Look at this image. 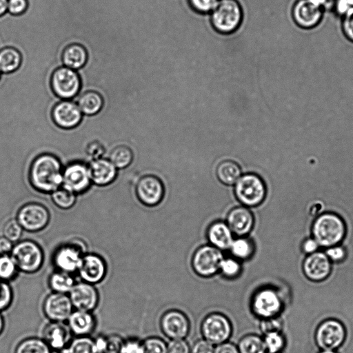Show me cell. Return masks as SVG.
I'll list each match as a JSON object with an SVG mask.
<instances>
[{
	"label": "cell",
	"instance_id": "7c38bea8",
	"mask_svg": "<svg viewBox=\"0 0 353 353\" xmlns=\"http://www.w3.org/2000/svg\"><path fill=\"white\" fill-rule=\"evenodd\" d=\"M253 312L262 319L276 317L282 308V300L274 289L265 288L258 290L252 297Z\"/></svg>",
	"mask_w": 353,
	"mask_h": 353
},
{
	"label": "cell",
	"instance_id": "d4e9b609",
	"mask_svg": "<svg viewBox=\"0 0 353 353\" xmlns=\"http://www.w3.org/2000/svg\"><path fill=\"white\" fill-rule=\"evenodd\" d=\"M233 232L223 221L212 223L207 230L208 239L212 246L223 251L228 250L233 240Z\"/></svg>",
	"mask_w": 353,
	"mask_h": 353
},
{
	"label": "cell",
	"instance_id": "f5cc1de1",
	"mask_svg": "<svg viewBox=\"0 0 353 353\" xmlns=\"http://www.w3.org/2000/svg\"><path fill=\"white\" fill-rule=\"evenodd\" d=\"M214 347L205 339L196 341L190 348V353H214Z\"/></svg>",
	"mask_w": 353,
	"mask_h": 353
},
{
	"label": "cell",
	"instance_id": "d6a6232c",
	"mask_svg": "<svg viewBox=\"0 0 353 353\" xmlns=\"http://www.w3.org/2000/svg\"><path fill=\"white\" fill-rule=\"evenodd\" d=\"M133 159L132 150L125 145L115 146L110 152L109 160L113 165L119 169L125 168L130 165Z\"/></svg>",
	"mask_w": 353,
	"mask_h": 353
},
{
	"label": "cell",
	"instance_id": "e0dca14e",
	"mask_svg": "<svg viewBox=\"0 0 353 353\" xmlns=\"http://www.w3.org/2000/svg\"><path fill=\"white\" fill-rule=\"evenodd\" d=\"M82 114L77 103L69 100H63L54 105L51 116L58 127L68 130L74 128L81 123Z\"/></svg>",
	"mask_w": 353,
	"mask_h": 353
},
{
	"label": "cell",
	"instance_id": "cb8c5ba5",
	"mask_svg": "<svg viewBox=\"0 0 353 353\" xmlns=\"http://www.w3.org/2000/svg\"><path fill=\"white\" fill-rule=\"evenodd\" d=\"M70 330L68 325L61 322H52L43 330V340L50 348L63 350L70 343Z\"/></svg>",
	"mask_w": 353,
	"mask_h": 353
},
{
	"label": "cell",
	"instance_id": "52a82bcc",
	"mask_svg": "<svg viewBox=\"0 0 353 353\" xmlns=\"http://www.w3.org/2000/svg\"><path fill=\"white\" fill-rule=\"evenodd\" d=\"M223 258L221 250L212 245H205L199 248L194 253L192 260V268L201 276H212L219 272Z\"/></svg>",
	"mask_w": 353,
	"mask_h": 353
},
{
	"label": "cell",
	"instance_id": "b9f144b4",
	"mask_svg": "<svg viewBox=\"0 0 353 353\" xmlns=\"http://www.w3.org/2000/svg\"><path fill=\"white\" fill-rule=\"evenodd\" d=\"M142 353H168L167 345L158 337H149L141 342Z\"/></svg>",
	"mask_w": 353,
	"mask_h": 353
},
{
	"label": "cell",
	"instance_id": "603a6c76",
	"mask_svg": "<svg viewBox=\"0 0 353 353\" xmlns=\"http://www.w3.org/2000/svg\"><path fill=\"white\" fill-rule=\"evenodd\" d=\"M88 169L91 181L99 186L112 183L117 174V168L110 160L103 158L92 160Z\"/></svg>",
	"mask_w": 353,
	"mask_h": 353
},
{
	"label": "cell",
	"instance_id": "e575fe53",
	"mask_svg": "<svg viewBox=\"0 0 353 353\" xmlns=\"http://www.w3.org/2000/svg\"><path fill=\"white\" fill-rule=\"evenodd\" d=\"M62 351L63 353H97L94 340L88 336L77 337Z\"/></svg>",
	"mask_w": 353,
	"mask_h": 353
},
{
	"label": "cell",
	"instance_id": "681fc988",
	"mask_svg": "<svg viewBox=\"0 0 353 353\" xmlns=\"http://www.w3.org/2000/svg\"><path fill=\"white\" fill-rule=\"evenodd\" d=\"M103 145L99 141H94L90 142L85 148V152L88 157L92 160L101 158L105 153Z\"/></svg>",
	"mask_w": 353,
	"mask_h": 353
},
{
	"label": "cell",
	"instance_id": "44dd1931",
	"mask_svg": "<svg viewBox=\"0 0 353 353\" xmlns=\"http://www.w3.org/2000/svg\"><path fill=\"white\" fill-rule=\"evenodd\" d=\"M331 261L323 252L309 254L303 263L306 277L313 281H321L328 277L331 272Z\"/></svg>",
	"mask_w": 353,
	"mask_h": 353
},
{
	"label": "cell",
	"instance_id": "1f68e13d",
	"mask_svg": "<svg viewBox=\"0 0 353 353\" xmlns=\"http://www.w3.org/2000/svg\"><path fill=\"white\" fill-rule=\"evenodd\" d=\"M74 284L71 274L60 270L53 272L49 279V285L53 292L68 294Z\"/></svg>",
	"mask_w": 353,
	"mask_h": 353
},
{
	"label": "cell",
	"instance_id": "7bdbcfd3",
	"mask_svg": "<svg viewBox=\"0 0 353 353\" xmlns=\"http://www.w3.org/2000/svg\"><path fill=\"white\" fill-rule=\"evenodd\" d=\"M219 0H188L190 8L201 14H210L216 7Z\"/></svg>",
	"mask_w": 353,
	"mask_h": 353
},
{
	"label": "cell",
	"instance_id": "83f0119b",
	"mask_svg": "<svg viewBox=\"0 0 353 353\" xmlns=\"http://www.w3.org/2000/svg\"><path fill=\"white\" fill-rule=\"evenodd\" d=\"M22 56L15 48L6 46L0 49V71L4 74L16 72L21 65Z\"/></svg>",
	"mask_w": 353,
	"mask_h": 353
},
{
	"label": "cell",
	"instance_id": "74e56055",
	"mask_svg": "<svg viewBox=\"0 0 353 353\" xmlns=\"http://www.w3.org/2000/svg\"><path fill=\"white\" fill-rule=\"evenodd\" d=\"M241 271L240 261L234 257H228L222 260L219 272L227 279H234L240 274Z\"/></svg>",
	"mask_w": 353,
	"mask_h": 353
},
{
	"label": "cell",
	"instance_id": "f546056e",
	"mask_svg": "<svg viewBox=\"0 0 353 353\" xmlns=\"http://www.w3.org/2000/svg\"><path fill=\"white\" fill-rule=\"evenodd\" d=\"M216 174L221 183L225 185H232L241 176V170L239 164L235 161L225 160L218 165Z\"/></svg>",
	"mask_w": 353,
	"mask_h": 353
},
{
	"label": "cell",
	"instance_id": "6da1fadb",
	"mask_svg": "<svg viewBox=\"0 0 353 353\" xmlns=\"http://www.w3.org/2000/svg\"><path fill=\"white\" fill-rule=\"evenodd\" d=\"M63 170L56 156L50 153L41 154L35 157L30 165V182L38 191L52 192L62 186Z\"/></svg>",
	"mask_w": 353,
	"mask_h": 353
},
{
	"label": "cell",
	"instance_id": "ac0fdd59",
	"mask_svg": "<svg viewBox=\"0 0 353 353\" xmlns=\"http://www.w3.org/2000/svg\"><path fill=\"white\" fill-rule=\"evenodd\" d=\"M68 296L73 307L77 310L91 312L98 305L97 290L94 285L84 281L75 283Z\"/></svg>",
	"mask_w": 353,
	"mask_h": 353
},
{
	"label": "cell",
	"instance_id": "7dc6e473",
	"mask_svg": "<svg viewBox=\"0 0 353 353\" xmlns=\"http://www.w3.org/2000/svg\"><path fill=\"white\" fill-rule=\"evenodd\" d=\"M106 348L105 353H121L124 340L118 335L106 337Z\"/></svg>",
	"mask_w": 353,
	"mask_h": 353
},
{
	"label": "cell",
	"instance_id": "f907efd6",
	"mask_svg": "<svg viewBox=\"0 0 353 353\" xmlns=\"http://www.w3.org/2000/svg\"><path fill=\"white\" fill-rule=\"evenodd\" d=\"M325 254L330 261L338 263L345 259L346 250L343 246L336 245L328 248L325 252Z\"/></svg>",
	"mask_w": 353,
	"mask_h": 353
},
{
	"label": "cell",
	"instance_id": "003e7915",
	"mask_svg": "<svg viewBox=\"0 0 353 353\" xmlns=\"http://www.w3.org/2000/svg\"><path fill=\"white\" fill-rule=\"evenodd\" d=\"M279 353H281V352H279Z\"/></svg>",
	"mask_w": 353,
	"mask_h": 353
},
{
	"label": "cell",
	"instance_id": "9c48e42d",
	"mask_svg": "<svg viewBox=\"0 0 353 353\" xmlns=\"http://www.w3.org/2000/svg\"><path fill=\"white\" fill-rule=\"evenodd\" d=\"M324 13L316 0H296L291 10L295 24L305 30L316 27L322 21Z\"/></svg>",
	"mask_w": 353,
	"mask_h": 353
},
{
	"label": "cell",
	"instance_id": "836d02e7",
	"mask_svg": "<svg viewBox=\"0 0 353 353\" xmlns=\"http://www.w3.org/2000/svg\"><path fill=\"white\" fill-rule=\"evenodd\" d=\"M239 353H265L266 348L263 339L256 334H248L239 342Z\"/></svg>",
	"mask_w": 353,
	"mask_h": 353
},
{
	"label": "cell",
	"instance_id": "d6986e66",
	"mask_svg": "<svg viewBox=\"0 0 353 353\" xmlns=\"http://www.w3.org/2000/svg\"><path fill=\"white\" fill-rule=\"evenodd\" d=\"M163 334L171 339H183L189 333L190 322L182 312L172 310L166 312L161 319Z\"/></svg>",
	"mask_w": 353,
	"mask_h": 353
},
{
	"label": "cell",
	"instance_id": "ee69618b",
	"mask_svg": "<svg viewBox=\"0 0 353 353\" xmlns=\"http://www.w3.org/2000/svg\"><path fill=\"white\" fill-rule=\"evenodd\" d=\"M12 290L8 282L0 280V312L7 309L12 303Z\"/></svg>",
	"mask_w": 353,
	"mask_h": 353
},
{
	"label": "cell",
	"instance_id": "c3c4849f",
	"mask_svg": "<svg viewBox=\"0 0 353 353\" xmlns=\"http://www.w3.org/2000/svg\"><path fill=\"white\" fill-rule=\"evenodd\" d=\"M167 349L168 353H190V348L184 339H172Z\"/></svg>",
	"mask_w": 353,
	"mask_h": 353
},
{
	"label": "cell",
	"instance_id": "94428289",
	"mask_svg": "<svg viewBox=\"0 0 353 353\" xmlns=\"http://www.w3.org/2000/svg\"><path fill=\"white\" fill-rule=\"evenodd\" d=\"M325 12H333L335 0H316Z\"/></svg>",
	"mask_w": 353,
	"mask_h": 353
},
{
	"label": "cell",
	"instance_id": "f6af8a7d",
	"mask_svg": "<svg viewBox=\"0 0 353 353\" xmlns=\"http://www.w3.org/2000/svg\"><path fill=\"white\" fill-rule=\"evenodd\" d=\"M341 30L346 39L353 43V8L341 17Z\"/></svg>",
	"mask_w": 353,
	"mask_h": 353
},
{
	"label": "cell",
	"instance_id": "be15d7a7",
	"mask_svg": "<svg viewBox=\"0 0 353 353\" xmlns=\"http://www.w3.org/2000/svg\"><path fill=\"white\" fill-rule=\"evenodd\" d=\"M4 329V320L3 317L0 312V334L2 333Z\"/></svg>",
	"mask_w": 353,
	"mask_h": 353
},
{
	"label": "cell",
	"instance_id": "4fadbf2b",
	"mask_svg": "<svg viewBox=\"0 0 353 353\" xmlns=\"http://www.w3.org/2000/svg\"><path fill=\"white\" fill-rule=\"evenodd\" d=\"M91 182L88 165L83 162L70 163L63 170L62 186L75 194L85 192Z\"/></svg>",
	"mask_w": 353,
	"mask_h": 353
},
{
	"label": "cell",
	"instance_id": "3957f363",
	"mask_svg": "<svg viewBox=\"0 0 353 353\" xmlns=\"http://www.w3.org/2000/svg\"><path fill=\"white\" fill-rule=\"evenodd\" d=\"M210 18L215 31L225 35L233 34L239 30L243 21L241 6L236 0H219Z\"/></svg>",
	"mask_w": 353,
	"mask_h": 353
},
{
	"label": "cell",
	"instance_id": "8fae6325",
	"mask_svg": "<svg viewBox=\"0 0 353 353\" xmlns=\"http://www.w3.org/2000/svg\"><path fill=\"white\" fill-rule=\"evenodd\" d=\"M16 219L23 230L37 232L47 226L50 221V213L41 203L31 202L20 208Z\"/></svg>",
	"mask_w": 353,
	"mask_h": 353
},
{
	"label": "cell",
	"instance_id": "ab89813d",
	"mask_svg": "<svg viewBox=\"0 0 353 353\" xmlns=\"http://www.w3.org/2000/svg\"><path fill=\"white\" fill-rule=\"evenodd\" d=\"M17 265L10 254L0 255V280L8 282L17 272Z\"/></svg>",
	"mask_w": 353,
	"mask_h": 353
},
{
	"label": "cell",
	"instance_id": "f1b7e54d",
	"mask_svg": "<svg viewBox=\"0 0 353 353\" xmlns=\"http://www.w3.org/2000/svg\"><path fill=\"white\" fill-rule=\"evenodd\" d=\"M77 105L82 113L91 116L97 114L103 108V97L97 91L88 90L79 98Z\"/></svg>",
	"mask_w": 353,
	"mask_h": 353
},
{
	"label": "cell",
	"instance_id": "9a60e30c",
	"mask_svg": "<svg viewBox=\"0 0 353 353\" xmlns=\"http://www.w3.org/2000/svg\"><path fill=\"white\" fill-rule=\"evenodd\" d=\"M73 306L67 294L52 292L43 303V312L52 322L63 323L73 312Z\"/></svg>",
	"mask_w": 353,
	"mask_h": 353
},
{
	"label": "cell",
	"instance_id": "d590c367",
	"mask_svg": "<svg viewBox=\"0 0 353 353\" xmlns=\"http://www.w3.org/2000/svg\"><path fill=\"white\" fill-rule=\"evenodd\" d=\"M51 348L39 338H28L17 347L15 353H51Z\"/></svg>",
	"mask_w": 353,
	"mask_h": 353
},
{
	"label": "cell",
	"instance_id": "8992f818",
	"mask_svg": "<svg viewBox=\"0 0 353 353\" xmlns=\"http://www.w3.org/2000/svg\"><path fill=\"white\" fill-rule=\"evenodd\" d=\"M50 83L56 96L63 100H69L79 92L81 79L79 73L76 70L65 66H59L51 74Z\"/></svg>",
	"mask_w": 353,
	"mask_h": 353
},
{
	"label": "cell",
	"instance_id": "f35d334b",
	"mask_svg": "<svg viewBox=\"0 0 353 353\" xmlns=\"http://www.w3.org/2000/svg\"><path fill=\"white\" fill-rule=\"evenodd\" d=\"M268 353H279L285 346V339L280 332H270L265 334L263 339Z\"/></svg>",
	"mask_w": 353,
	"mask_h": 353
},
{
	"label": "cell",
	"instance_id": "7a4b0ae2",
	"mask_svg": "<svg viewBox=\"0 0 353 353\" xmlns=\"http://www.w3.org/2000/svg\"><path fill=\"white\" fill-rule=\"evenodd\" d=\"M312 233L319 245L325 248L334 246L339 245L345 236V223L339 214L325 212L314 221Z\"/></svg>",
	"mask_w": 353,
	"mask_h": 353
},
{
	"label": "cell",
	"instance_id": "4dcf8cb0",
	"mask_svg": "<svg viewBox=\"0 0 353 353\" xmlns=\"http://www.w3.org/2000/svg\"><path fill=\"white\" fill-rule=\"evenodd\" d=\"M232 257L239 261L250 259L254 251V245L252 241L246 236H239L234 239L229 250Z\"/></svg>",
	"mask_w": 353,
	"mask_h": 353
},
{
	"label": "cell",
	"instance_id": "680465c9",
	"mask_svg": "<svg viewBox=\"0 0 353 353\" xmlns=\"http://www.w3.org/2000/svg\"><path fill=\"white\" fill-rule=\"evenodd\" d=\"M13 243L3 236H0V255L10 254Z\"/></svg>",
	"mask_w": 353,
	"mask_h": 353
},
{
	"label": "cell",
	"instance_id": "6125c7cd",
	"mask_svg": "<svg viewBox=\"0 0 353 353\" xmlns=\"http://www.w3.org/2000/svg\"><path fill=\"white\" fill-rule=\"evenodd\" d=\"M8 0H0V17L8 12Z\"/></svg>",
	"mask_w": 353,
	"mask_h": 353
},
{
	"label": "cell",
	"instance_id": "5b68a950",
	"mask_svg": "<svg viewBox=\"0 0 353 353\" xmlns=\"http://www.w3.org/2000/svg\"><path fill=\"white\" fill-rule=\"evenodd\" d=\"M234 194L243 205L254 207L260 205L265 199L266 186L259 176L248 173L241 176L236 182Z\"/></svg>",
	"mask_w": 353,
	"mask_h": 353
},
{
	"label": "cell",
	"instance_id": "484cf974",
	"mask_svg": "<svg viewBox=\"0 0 353 353\" xmlns=\"http://www.w3.org/2000/svg\"><path fill=\"white\" fill-rule=\"evenodd\" d=\"M68 326L78 336H88L94 329L96 321L91 312L75 310L69 316Z\"/></svg>",
	"mask_w": 353,
	"mask_h": 353
},
{
	"label": "cell",
	"instance_id": "91938a15",
	"mask_svg": "<svg viewBox=\"0 0 353 353\" xmlns=\"http://www.w3.org/2000/svg\"><path fill=\"white\" fill-rule=\"evenodd\" d=\"M94 340L97 353H105L107 341L106 337L101 336Z\"/></svg>",
	"mask_w": 353,
	"mask_h": 353
},
{
	"label": "cell",
	"instance_id": "bcb514c9",
	"mask_svg": "<svg viewBox=\"0 0 353 353\" xmlns=\"http://www.w3.org/2000/svg\"><path fill=\"white\" fill-rule=\"evenodd\" d=\"M28 8V0H8V12L14 16L25 13Z\"/></svg>",
	"mask_w": 353,
	"mask_h": 353
},
{
	"label": "cell",
	"instance_id": "6f0895ef",
	"mask_svg": "<svg viewBox=\"0 0 353 353\" xmlns=\"http://www.w3.org/2000/svg\"><path fill=\"white\" fill-rule=\"evenodd\" d=\"M319 244L313 238H309L304 241L302 245V250L305 254H312L319 248Z\"/></svg>",
	"mask_w": 353,
	"mask_h": 353
},
{
	"label": "cell",
	"instance_id": "277c9868",
	"mask_svg": "<svg viewBox=\"0 0 353 353\" xmlns=\"http://www.w3.org/2000/svg\"><path fill=\"white\" fill-rule=\"evenodd\" d=\"M10 255L17 269L25 273L37 272L43 263L42 249L31 240L21 241L14 245Z\"/></svg>",
	"mask_w": 353,
	"mask_h": 353
},
{
	"label": "cell",
	"instance_id": "7402d4cb",
	"mask_svg": "<svg viewBox=\"0 0 353 353\" xmlns=\"http://www.w3.org/2000/svg\"><path fill=\"white\" fill-rule=\"evenodd\" d=\"M226 223L234 234L238 236H245L252 230L254 219L248 208L238 206L229 212Z\"/></svg>",
	"mask_w": 353,
	"mask_h": 353
},
{
	"label": "cell",
	"instance_id": "ffe728a7",
	"mask_svg": "<svg viewBox=\"0 0 353 353\" xmlns=\"http://www.w3.org/2000/svg\"><path fill=\"white\" fill-rule=\"evenodd\" d=\"M107 268L103 259L94 253L83 256L77 272L83 281L94 285L105 277Z\"/></svg>",
	"mask_w": 353,
	"mask_h": 353
},
{
	"label": "cell",
	"instance_id": "816d5d0a",
	"mask_svg": "<svg viewBox=\"0 0 353 353\" xmlns=\"http://www.w3.org/2000/svg\"><path fill=\"white\" fill-rule=\"evenodd\" d=\"M260 328L264 333L270 332H280L281 328V322L276 317L262 319Z\"/></svg>",
	"mask_w": 353,
	"mask_h": 353
},
{
	"label": "cell",
	"instance_id": "8d00e7d4",
	"mask_svg": "<svg viewBox=\"0 0 353 353\" xmlns=\"http://www.w3.org/2000/svg\"><path fill=\"white\" fill-rule=\"evenodd\" d=\"M54 203L61 209H69L76 202V194L63 186L52 192Z\"/></svg>",
	"mask_w": 353,
	"mask_h": 353
},
{
	"label": "cell",
	"instance_id": "e7e4bbea",
	"mask_svg": "<svg viewBox=\"0 0 353 353\" xmlns=\"http://www.w3.org/2000/svg\"><path fill=\"white\" fill-rule=\"evenodd\" d=\"M320 353H336L334 350H323Z\"/></svg>",
	"mask_w": 353,
	"mask_h": 353
},
{
	"label": "cell",
	"instance_id": "03108f58",
	"mask_svg": "<svg viewBox=\"0 0 353 353\" xmlns=\"http://www.w3.org/2000/svg\"><path fill=\"white\" fill-rule=\"evenodd\" d=\"M0 77H1V71H0Z\"/></svg>",
	"mask_w": 353,
	"mask_h": 353
},
{
	"label": "cell",
	"instance_id": "60d3db41",
	"mask_svg": "<svg viewBox=\"0 0 353 353\" xmlns=\"http://www.w3.org/2000/svg\"><path fill=\"white\" fill-rule=\"evenodd\" d=\"M23 228L17 219H11L3 227V236L12 243L19 241L22 235Z\"/></svg>",
	"mask_w": 353,
	"mask_h": 353
},
{
	"label": "cell",
	"instance_id": "4316f807",
	"mask_svg": "<svg viewBox=\"0 0 353 353\" xmlns=\"http://www.w3.org/2000/svg\"><path fill=\"white\" fill-rule=\"evenodd\" d=\"M61 59L64 66L74 70H80L87 63L88 52L80 43H68L62 50Z\"/></svg>",
	"mask_w": 353,
	"mask_h": 353
},
{
	"label": "cell",
	"instance_id": "5bb4252c",
	"mask_svg": "<svg viewBox=\"0 0 353 353\" xmlns=\"http://www.w3.org/2000/svg\"><path fill=\"white\" fill-rule=\"evenodd\" d=\"M136 194L145 205H158L164 196V186L159 178L154 175L142 176L136 185Z\"/></svg>",
	"mask_w": 353,
	"mask_h": 353
},
{
	"label": "cell",
	"instance_id": "30bf717a",
	"mask_svg": "<svg viewBox=\"0 0 353 353\" xmlns=\"http://www.w3.org/2000/svg\"><path fill=\"white\" fill-rule=\"evenodd\" d=\"M346 337V330L342 323L335 319L322 322L316 330L315 340L323 350H334L339 348Z\"/></svg>",
	"mask_w": 353,
	"mask_h": 353
},
{
	"label": "cell",
	"instance_id": "db71d44e",
	"mask_svg": "<svg viewBox=\"0 0 353 353\" xmlns=\"http://www.w3.org/2000/svg\"><path fill=\"white\" fill-rule=\"evenodd\" d=\"M353 8V0H335L333 12L341 18Z\"/></svg>",
	"mask_w": 353,
	"mask_h": 353
},
{
	"label": "cell",
	"instance_id": "2e32d148",
	"mask_svg": "<svg viewBox=\"0 0 353 353\" xmlns=\"http://www.w3.org/2000/svg\"><path fill=\"white\" fill-rule=\"evenodd\" d=\"M83 255L81 245L74 242L64 244L56 250L54 263L59 270L72 274L78 271Z\"/></svg>",
	"mask_w": 353,
	"mask_h": 353
},
{
	"label": "cell",
	"instance_id": "9f6ffc18",
	"mask_svg": "<svg viewBox=\"0 0 353 353\" xmlns=\"http://www.w3.org/2000/svg\"><path fill=\"white\" fill-rule=\"evenodd\" d=\"M214 353H239L237 346L230 342H224L214 347Z\"/></svg>",
	"mask_w": 353,
	"mask_h": 353
},
{
	"label": "cell",
	"instance_id": "11a10c76",
	"mask_svg": "<svg viewBox=\"0 0 353 353\" xmlns=\"http://www.w3.org/2000/svg\"><path fill=\"white\" fill-rule=\"evenodd\" d=\"M121 353H142L141 342L135 339L124 340Z\"/></svg>",
	"mask_w": 353,
	"mask_h": 353
},
{
	"label": "cell",
	"instance_id": "ba28073f",
	"mask_svg": "<svg viewBox=\"0 0 353 353\" xmlns=\"http://www.w3.org/2000/svg\"><path fill=\"white\" fill-rule=\"evenodd\" d=\"M201 333L206 341L212 345L226 342L230 337L232 327L227 316L214 312L205 317L201 323Z\"/></svg>",
	"mask_w": 353,
	"mask_h": 353
}]
</instances>
